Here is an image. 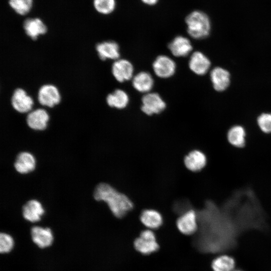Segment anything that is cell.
Returning a JSON list of instances; mask_svg holds the SVG:
<instances>
[{
    "mask_svg": "<svg viewBox=\"0 0 271 271\" xmlns=\"http://www.w3.org/2000/svg\"><path fill=\"white\" fill-rule=\"evenodd\" d=\"M185 167L192 172L201 171L205 166L207 159L205 155L197 150L190 152L184 158Z\"/></svg>",
    "mask_w": 271,
    "mask_h": 271,
    "instance_id": "obj_15",
    "label": "cell"
},
{
    "mask_svg": "<svg viewBox=\"0 0 271 271\" xmlns=\"http://www.w3.org/2000/svg\"><path fill=\"white\" fill-rule=\"evenodd\" d=\"M137 251L144 255H148L156 251L159 248L156 235L152 230H143L139 236L133 242Z\"/></svg>",
    "mask_w": 271,
    "mask_h": 271,
    "instance_id": "obj_3",
    "label": "cell"
},
{
    "mask_svg": "<svg viewBox=\"0 0 271 271\" xmlns=\"http://www.w3.org/2000/svg\"><path fill=\"white\" fill-rule=\"evenodd\" d=\"M23 28L26 34L33 40H36L41 35L45 34L47 28L39 18H28L25 20Z\"/></svg>",
    "mask_w": 271,
    "mask_h": 271,
    "instance_id": "obj_19",
    "label": "cell"
},
{
    "mask_svg": "<svg viewBox=\"0 0 271 271\" xmlns=\"http://www.w3.org/2000/svg\"><path fill=\"white\" fill-rule=\"evenodd\" d=\"M233 271H242V270H233Z\"/></svg>",
    "mask_w": 271,
    "mask_h": 271,
    "instance_id": "obj_31",
    "label": "cell"
},
{
    "mask_svg": "<svg viewBox=\"0 0 271 271\" xmlns=\"http://www.w3.org/2000/svg\"><path fill=\"white\" fill-rule=\"evenodd\" d=\"M96 49L100 59L117 60L120 56L119 46L112 41H104L97 44Z\"/></svg>",
    "mask_w": 271,
    "mask_h": 271,
    "instance_id": "obj_16",
    "label": "cell"
},
{
    "mask_svg": "<svg viewBox=\"0 0 271 271\" xmlns=\"http://www.w3.org/2000/svg\"><path fill=\"white\" fill-rule=\"evenodd\" d=\"M257 124L265 133H271V113H263L257 118Z\"/></svg>",
    "mask_w": 271,
    "mask_h": 271,
    "instance_id": "obj_28",
    "label": "cell"
},
{
    "mask_svg": "<svg viewBox=\"0 0 271 271\" xmlns=\"http://www.w3.org/2000/svg\"><path fill=\"white\" fill-rule=\"evenodd\" d=\"M129 97L127 94L121 89H116L106 97L107 104L117 109L124 108L128 104Z\"/></svg>",
    "mask_w": 271,
    "mask_h": 271,
    "instance_id": "obj_22",
    "label": "cell"
},
{
    "mask_svg": "<svg viewBox=\"0 0 271 271\" xmlns=\"http://www.w3.org/2000/svg\"><path fill=\"white\" fill-rule=\"evenodd\" d=\"M11 103L13 107L18 112H29L33 105V99L22 88L16 89L12 95Z\"/></svg>",
    "mask_w": 271,
    "mask_h": 271,
    "instance_id": "obj_9",
    "label": "cell"
},
{
    "mask_svg": "<svg viewBox=\"0 0 271 271\" xmlns=\"http://www.w3.org/2000/svg\"><path fill=\"white\" fill-rule=\"evenodd\" d=\"M175 210L180 213V215L189 210V204L184 201H180L176 203L175 205Z\"/></svg>",
    "mask_w": 271,
    "mask_h": 271,
    "instance_id": "obj_29",
    "label": "cell"
},
{
    "mask_svg": "<svg viewBox=\"0 0 271 271\" xmlns=\"http://www.w3.org/2000/svg\"><path fill=\"white\" fill-rule=\"evenodd\" d=\"M93 196L97 201L106 202L113 215L117 218L124 217L133 207L132 201L126 195L107 183L97 185Z\"/></svg>",
    "mask_w": 271,
    "mask_h": 271,
    "instance_id": "obj_1",
    "label": "cell"
},
{
    "mask_svg": "<svg viewBox=\"0 0 271 271\" xmlns=\"http://www.w3.org/2000/svg\"><path fill=\"white\" fill-rule=\"evenodd\" d=\"M140 219L147 229L152 230L159 228L163 223L162 214L158 211L153 209L144 210L141 213Z\"/></svg>",
    "mask_w": 271,
    "mask_h": 271,
    "instance_id": "obj_18",
    "label": "cell"
},
{
    "mask_svg": "<svg viewBox=\"0 0 271 271\" xmlns=\"http://www.w3.org/2000/svg\"><path fill=\"white\" fill-rule=\"evenodd\" d=\"M210 79L213 88L217 91H223L227 89L230 82L229 72L225 69L216 67L210 72Z\"/></svg>",
    "mask_w": 271,
    "mask_h": 271,
    "instance_id": "obj_14",
    "label": "cell"
},
{
    "mask_svg": "<svg viewBox=\"0 0 271 271\" xmlns=\"http://www.w3.org/2000/svg\"><path fill=\"white\" fill-rule=\"evenodd\" d=\"M154 79L150 73L142 71L138 73L133 78L132 84L136 90L141 93L150 92L154 86Z\"/></svg>",
    "mask_w": 271,
    "mask_h": 271,
    "instance_id": "obj_21",
    "label": "cell"
},
{
    "mask_svg": "<svg viewBox=\"0 0 271 271\" xmlns=\"http://www.w3.org/2000/svg\"><path fill=\"white\" fill-rule=\"evenodd\" d=\"M235 265L234 259L227 255H222L214 258L211 267L213 271H233Z\"/></svg>",
    "mask_w": 271,
    "mask_h": 271,
    "instance_id": "obj_24",
    "label": "cell"
},
{
    "mask_svg": "<svg viewBox=\"0 0 271 271\" xmlns=\"http://www.w3.org/2000/svg\"><path fill=\"white\" fill-rule=\"evenodd\" d=\"M16 171L21 174H27L33 171L36 167V160L31 153L23 152L19 153L14 163Z\"/></svg>",
    "mask_w": 271,
    "mask_h": 271,
    "instance_id": "obj_20",
    "label": "cell"
},
{
    "mask_svg": "<svg viewBox=\"0 0 271 271\" xmlns=\"http://www.w3.org/2000/svg\"><path fill=\"white\" fill-rule=\"evenodd\" d=\"M23 216L27 220L35 222L40 220L45 210L41 203L33 199L28 201L23 207Z\"/></svg>",
    "mask_w": 271,
    "mask_h": 271,
    "instance_id": "obj_17",
    "label": "cell"
},
{
    "mask_svg": "<svg viewBox=\"0 0 271 271\" xmlns=\"http://www.w3.org/2000/svg\"><path fill=\"white\" fill-rule=\"evenodd\" d=\"M60 99L58 89L53 85H44L38 91V100L43 106L52 107L60 102Z\"/></svg>",
    "mask_w": 271,
    "mask_h": 271,
    "instance_id": "obj_7",
    "label": "cell"
},
{
    "mask_svg": "<svg viewBox=\"0 0 271 271\" xmlns=\"http://www.w3.org/2000/svg\"><path fill=\"white\" fill-rule=\"evenodd\" d=\"M14 245L13 238L9 234L1 233L0 234V252L7 253L10 252Z\"/></svg>",
    "mask_w": 271,
    "mask_h": 271,
    "instance_id": "obj_27",
    "label": "cell"
},
{
    "mask_svg": "<svg viewBox=\"0 0 271 271\" xmlns=\"http://www.w3.org/2000/svg\"><path fill=\"white\" fill-rule=\"evenodd\" d=\"M144 4L148 6L155 5L159 0H141Z\"/></svg>",
    "mask_w": 271,
    "mask_h": 271,
    "instance_id": "obj_30",
    "label": "cell"
},
{
    "mask_svg": "<svg viewBox=\"0 0 271 271\" xmlns=\"http://www.w3.org/2000/svg\"><path fill=\"white\" fill-rule=\"evenodd\" d=\"M171 53L175 57H186L192 50L190 41L186 37L177 36L168 45Z\"/></svg>",
    "mask_w": 271,
    "mask_h": 271,
    "instance_id": "obj_13",
    "label": "cell"
},
{
    "mask_svg": "<svg viewBox=\"0 0 271 271\" xmlns=\"http://www.w3.org/2000/svg\"><path fill=\"white\" fill-rule=\"evenodd\" d=\"M142 111L149 115L160 113L166 106L165 102L161 96L156 92L146 93L142 98Z\"/></svg>",
    "mask_w": 271,
    "mask_h": 271,
    "instance_id": "obj_5",
    "label": "cell"
},
{
    "mask_svg": "<svg viewBox=\"0 0 271 271\" xmlns=\"http://www.w3.org/2000/svg\"><path fill=\"white\" fill-rule=\"evenodd\" d=\"M49 119V116L47 111L44 109L38 108L29 112L26 121L32 129L42 130L47 127Z\"/></svg>",
    "mask_w": 271,
    "mask_h": 271,
    "instance_id": "obj_12",
    "label": "cell"
},
{
    "mask_svg": "<svg viewBox=\"0 0 271 271\" xmlns=\"http://www.w3.org/2000/svg\"><path fill=\"white\" fill-rule=\"evenodd\" d=\"M198 214L193 209H190L181 214L176 221L178 230L181 233L187 235L195 233L198 229Z\"/></svg>",
    "mask_w": 271,
    "mask_h": 271,
    "instance_id": "obj_4",
    "label": "cell"
},
{
    "mask_svg": "<svg viewBox=\"0 0 271 271\" xmlns=\"http://www.w3.org/2000/svg\"><path fill=\"white\" fill-rule=\"evenodd\" d=\"M175 61L166 55L158 56L153 63L155 74L159 77L167 78L173 76L176 71Z\"/></svg>",
    "mask_w": 271,
    "mask_h": 271,
    "instance_id": "obj_6",
    "label": "cell"
},
{
    "mask_svg": "<svg viewBox=\"0 0 271 271\" xmlns=\"http://www.w3.org/2000/svg\"><path fill=\"white\" fill-rule=\"evenodd\" d=\"M112 73L117 81L123 82L131 79L133 74V67L129 61L118 59L112 65Z\"/></svg>",
    "mask_w": 271,
    "mask_h": 271,
    "instance_id": "obj_8",
    "label": "cell"
},
{
    "mask_svg": "<svg viewBox=\"0 0 271 271\" xmlns=\"http://www.w3.org/2000/svg\"><path fill=\"white\" fill-rule=\"evenodd\" d=\"M93 6L95 10L100 14L108 15L115 9V0H93Z\"/></svg>",
    "mask_w": 271,
    "mask_h": 271,
    "instance_id": "obj_26",
    "label": "cell"
},
{
    "mask_svg": "<svg viewBox=\"0 0 271 271\" xmlns=\"http://www.w3.org/2000/svg\"><path fill=\"white\" fill-rule=\"evenodd\" d=\"M185 23L188 34L195 39L205 38L210 33V19L201 11L195 10L189 13L185 18Z\"/></svg>",
    "mask_w": 271,
    "mask_h": 271,
    "instance_id": "obj_2",
    "label": "cell"
},
{
    "mask_svg": "<svg viewBox=\"0 0 271 271\" xmlns=\"http://www.w3.org/2000/svg\"><path fill=\"white\" fill-rule=\"evenodd\" d=\"M33 0H9L11 8L18 14L24 16L31 10Z\"/></svg>",
    "mask_w": 271,
    "mask_h": 271,
    "instance_id": "obj_25",
    "label": "cell"
},
{
    "mask_svg": "<svg viewBox=\"0 0 271 271\" xmlns=\"http://www.w3.org/2000/svg\"><path fill=\"white\" fill-rule=\"evenodd\" d=\"M210 66V61L202 52L196 51L191 55L189 67L195 74L199 75L205 74L208 71Z\"/></svg>",
    "mask_w": 271,
    "mask_h": 271,
    "instance_id": "obj_11",
    "label": "cell"
},
{
    "mask_svg": "<svg viewBox=\"0 0 271 271\" xmlns=\"http://www.w3.org/2000/svg\"><path fill=\"white\" fill-rule=\"evenodd\" d=\"M245 131L240 125H235L231 127L227 133V139L233 146L241 148L245 143Z\"/></svg>",
    "mask_w": 271,
    "mask_h": 271,
    "instance_id": "obj_23",
    "label": "cell"
},
{
    "mask_svg": "<svg viewBox=\"0 0 271 271\" xmlns=\"http://www.w3.org/2000/svg\"><path fill=\"white\" fill-rule=\"evenodd\" d=\"M31 235L33 241L41 248L50 246L53 242V233L48 227L33 226L31 230Z\"/></svg>",
    "mask_w": 271,
    "mask_h": 271,
    "instance_id": "obj_10",
    "label": "cell"
}]
</instances>
